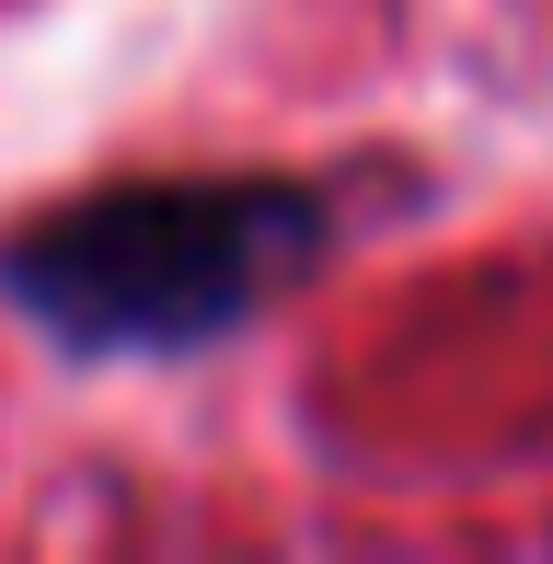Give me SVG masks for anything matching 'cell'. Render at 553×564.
I'll return each instance as SVG.
<instances>
[{"label":"cell","mask_w":553,"mask_h":564,"mask_svg":"<svg viewBox=\"0 0 553 564\" xmlns=\"http://www.w3.org/2000/svg\"><path fill=\"white\" fill-rule=\"evenodd\" d=\"M289 242V208L208 196V208H105L23 253V289L82 335H185L208 323L265 253Z\"/></svg>","instance_id":"obj_1"}]
</instances>
